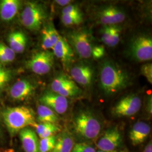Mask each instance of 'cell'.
I'll return each instance as SVG.
<instances>
[{
	"label": "cell",
	"mask_w": 152,
	"mask_h": 152,
	"mask_svg": "<svg viewBox=\"0 0 152 152\" xmlns=\"http://www.w3.org/2000/svg\"><path fill=\"white\" fill-rule=\"evenodd\" d=\"M130 77L126 71L112 62L102 65L100 73V87L107 95H113L127 87Z\"/></svg>",
	"instance_id": "cell-1"
},
{
	"label": "cell",
	"mask_w": 152,
	"mask_h": 152,
	"mask_svg": "<svg viewBox=\"0 0 152 152\" xmlns=\"http://www.w3.org/2000/svg\"><path fill=\"white\" fill-rule=\"evenodd\" d=\"M2 118L11 137L36 124L34 112L32 109L26 106L7 108L2 111Z\"/></svg>",
	"instance_id": "cell-2"
},
{
	"label": "cell",
	"mask_w": 152,
	"mask_h": 152,
	"mask_svg": "<svg viewBox=\"0 0 152 152\" xmlns=\"http://www.w3.org/2000/svg\"><path fill=\"white\" fill-rule=\"evenodd\" d=\"M73 127L76 135L86 140L96 139L102 130L100 122L88 110H82L77 114L73 120Z\"/></svg>",
	"instance_id": "cell-3"
},
{
	"label": "cell",
	"mask_w": 152,
	"mask_h": 152,
	"mask_svg": "<svg viewBox=\"0 0 152 152\" xmlns=\"http://www.w3.org/2000/svg\"><path fill=\"white\" fill-rule=\"evenodd\" d=\"M47 17L44 6L36 2H29L23 10L20 19L22 25L31 31H39Z\"/></svg>",
	"instance_id": "cell-4"
},
{
	"label": "cell",
	"mask_w": 152,
	"mask_h": 152,
	"mask_svg": "<svg viewBox=\"0 0 152 152\" xmlns=\"http://www.w3.org/2000/svg\"><path fill=\"white\" fill-rule=\"evenodd\" d=\"M68 42L78 56L82 59L91 56L92 45L89 34L83 31H75L68 34Z\"/></svg>",
	"instance_id": "cell-5"
},
{
	"label": "cell",
	"mask_w": 152,
	"mask_h": 152,
	"mask_svg": "<svg viewBox=\"0 0 152 152\" xmlns=\"http://www.w3.org/2000/svg\"><path fill=\"white\" fill-rule=\"evenodd\" d=\"M54 62V55L49 50L39 51L33 55L26 63L29 69L38 75L48 73L52 69Z\"/></svg>",
	"instance_id": "cell-6"
},
{
	"label": "cell",
	"mask_w": 152,
	"mask_h": 152,
	"mask_svg": "<svg viewBox=\"0 0 152 152\" xmlns=\"http://www.w3.org/2000/svg\"><path fill=\"white\" fill-rule=\"evenodd\" d=\"M141 98L135 94H130L122 98L112 109V114L117 117H131L141 108Z\"/></svg>",
	"instance_id": "cell-7"
},
{
	"label": "cell",
	"mask_w": 152,
	"mask_h": 152,
	"mask_svg": "<svg viewBox=\"0 0 152 152\" xmlns=\"http://www.w3.org/2000/svg\"><path fill=\"white\" fill-rule=\"evenodd\" d=\"M132 56L139 61H147L152 59V39L147 35H140L133 39L131 43Z\"/></svg>",
	"instance_id": "cell-8"
},
{
	"label": "cell",
	"mask_w": 152,
	"mask_h": 152,
	"mask_svg": "<svg viewBox=\"0 0 152 152\" xmlns=\"http://www.w3.org/2000/svg\"><path fill=\"white\" fill-rule=\"evenodd\" d=\"M123 143V137L117 127H113L105 131L97 142L99 150L113 151L117 150Z\"/></svg>",
	"instance_id": "cell-9"
},
{
	"label": "cell",
	"mask_w": 152,
	"mask_h": 152,
	"mask_svg": "<svg viewBox=\"0 0 152 152\" xmlns=\"http://www.w3.org/2000/svg\"><path fill=\"white\" fill-rule=\"evenodd\" d=\"M126 18L124 11L114 5L105 6L99 11L97 20L104 26H114L124 22Z\"/></svg>",
	"instance_id": "cell-10"
},
{
	"label": "cell",
	"mask_w": 152,
	"mask_h": 152,
	"mask_svg": "<svg viewBox=\"0 0 152 152\" xmlns=\"http://www.w3.org/2000/svg\"><path fill=\"white\" fill-rule=\"evenodd\" d=\"M41 104L47 106L58 114L65 113L68 108L66 98L53 91H46L39 99Z\"/></svg>",
	"instance_id": "cell-11"
},
{
	"label": "cell",
	"mask_w": 152,
	"mask_h": 152,
	"mask_svg": "<svg viewBox=\"0 0 152 152\" xmlns=\"http://www.w3.org/2000/svg\"><path fill=\"white\" fill-rule=\"evenodd\" d=\"M36 89L35 85L28 80L22 79L15 82L9 90V96L14 100L23 101L31 96Z\"/></svg>",
	"instance_id": "cell-12"
},
{
	"label": "cell",
	"mask_w": 152,
	"mask_h": 152,
	"mask_svg": "<svg viewBox=\"0 0 152 152\" xmlns=\"http://www.w3.org/2000/svg\"><path fill=\"white\" fill-rule=\"evenodd\" d=\"M53 54L62 62L64 66H68L73 60L74 52L66 39L60 36L53 48Z\"/></svg>",
	"instance_id": "cell-13"
},
{
	"label": "cell",
	"mask_w": 152,
	"mask_h": 152,
	"mask_svg": "<svg viewBox=\"0 0 152 152\" xmlns=\"http://www.w3.org/2000/svg\"><path fill=\"white\" fill-rule=\"evenodd\" d=\"M71 75L75 83L83 86H87L92 82L94 71L90 65L80 64L72 68Z\"/></svg>",
	"instance_id": "cell-14"
},
{
	"label": "cell",
	"mask_w": 152,
	"mask_h": 152,
	"mask_svg": "<svg viewBox=\"0 0 152 152\" xmlns=\"http://www.w3.org/2000/svg\"><path fill=\"white\" fill-rule=\"evenodd\" d=\"M151 131V126L148 124L142 121L136 122L129 132V139L134 146L142 144L149 136Z\"/></svg>",
	"instance_id": "cell-15"
},
{
	"label": "cell",
	"mask_w": 152,
	"mask_h": 152,
	"mask_svg": "<svg viewBox=\"0 0 152 152\" xmlns=\"http://www.w3.org/2000/svg\"><path fill=\"white\" fill-rule=\"evenodd\" d=\"M19 134L24 152H39V140L34 131L26 127L20 131Z\"/></svg>",
	"instance_id": "cell-16"
},
{
	"label": "cell",
	"mask_w": 152,
	"mask_h": 152,
	"mask_svg": "<svg viewBox=\"0 0 152 152\" xmlns=\"http://www.w3.org/2000/svg\"><path fill=\"white\" fill-rule=\"evenodd\" d=\"M21 6L19 0H2L0 1V19L5 22L12 21L16 17Z\"/></svg>",
	"instance_id": "cell-17"
},
{
	"label": "cell",
	"mask_w": 152,
	"mask_h": 152,
	"mask_svg": "<svg viewBox=\"0 0 152 152\" xmlns=\"http://www.w3.org/2000/svg\"><path fill=\"white\" fill-rule=\"evenodd\" d=\"M41 34L42 47L44 50L53 49L60 37L59 33L51 24L44 26L41 31Z\"/></svg>",
	"instance_id": "cell-18"
},
{
	"label": "cell",
	"mask_w": 152,
	"mask_h": 152,
	"mask_svg": "<svg viewBox=\"0 0 152 152\" xmlns=\"http://www.w3.org/2000/svg\"><path fill=\"white\" fill-rule=\"evenodd\" d=\"M9 47L15 54H21L24 52L27 44V38L24 33L15 31L10 33L7 37Z\"/></svg>",
	"instance_id": "cell-19"
},
{
	"label": "cell",
	"mask_w": 152,
	"mask_h": 152,
	"mask_svg": "<svg viewBox=\"0 0 152 152\" xmlns=\"http://www.w3.org/2000/svg\"><path fill=\"white\" fill-rule=\"evenodd\" d=\"M75 144L74 139L71 134L63 131L57 136L55 145L51 152H71Z\"/></svg>",
	"instance_id": "cell-20"
},
{
	"label": "cell",
	"mask_w": 152,
	"mask_h": 152,
	"mask_svg": "<svg viewBox=\"0 0 152 152\" xmlns=\"http://www.w3.org/2000/svg\"><path fill=\"white\" fill-rule=\"evenodd\" d=\"M37 120L39 123L56 124L59 121V117L51 109L40 104L37 108Z\"/></svg>",
	"instance_id": "cell-21"
},
{
	"label": "cell",
	"mask_w": 152,
	"mask_h": 152,
	"mask_svg": "<svg viewBox=\"0 0 152 152\" xmlns=\"http://www.w3.org/2000/svg\"><path fill=\"white\" fill-rule=\"evenodd\" d=\"M16 54L7 45L0 42V63L8 64L12 62L15 58Z\"/></svg>",
	"instance_id": "cell-22"
},
{
	"label": "cell",
	"mask_w": 152,
	"mask_h": 152,
	"mask_svg": "<svg viewBox=\"0 0 152 152\" xmlns=\"http://www.w3.org/2000/svg\"><path fill=\"white\" fill-rule=\"evenodd\" d=\"M81 90L78 87L76 83L73 81H71L69 83L63 87L56 94H58L61 96L66 98L78 96L81 94Z\"/></svg>",
	"instance_id": "cell-23"
},
{
	"label": "cell",
	"mask_w": 152,
	"mask_h": 152,
	"mask_svg": "<svg viewBox=\"0 0 152 152\" xmlns=\"http://www.w3.org/2000/svg\"><path fill=\"white\" fill-rule=\"evenodd\" d=\"M57 136H51L41 139L39 141V152H51L54 149Z\"/></svg>",
	"instance_id": "cell-24"
},
{
	"label": "cell",
	"mask_w": 152,
	"mask_h": 152,
	"mask_svg": "<svg viewBox=\"0 0 152 152\" xmlns=\"http://www.w3.org/2000/svg\"><path fill=\"white\" fill-rule=\"evenodd\" d=\"M11 78V71L0 64V94L4 91Z\"/></svg>",
	"instance_id": "cell-25"
},
{
	"label": "cell",
	"mask_w": 152,
	"mask_h": 152,
	"mask_svg": "<svg viewBox=\"0 0 152 152\" xmlns=\"http://www.w3.org/2000/svg\"><path fill=\"white\" fill-rule=\"evenodd\" d=\"M71 80L64 75L58 76L55 78L51 85V91L58 93L62 88L71 82Z\"/></svg>",
	"instance_id": "cell-26"
},
{
	"label": "cell",
	"mask_w": 152,
	"mask_h": 152,
	"mask_svg": "<svg viewBox=\"0 0 152 152\" xmlns=\"http://www.w3.org/2000/svg\"><path fill=\"white\" fill-rule=\"evenodd\" d=\"M61 22L66 26H77L83 22V15L82 14L69 15L64 14L61 15Z\"/></svg>",
	"instance_id": "cell-27"
},
{
	"label": "cell",
	"mask_w": 152,
	"mask_h": 152,
	"mask_svg": "<svg viewBox=\"0 0 152 152\" xmlns=\"http://www.w3.org/2000/svg\"><path fill=\"white\" fill-rule=\"evenodd\" d=\"M122 28L118 25H114L112 28V34L109 47H114L120 42L122 33Z\"/></svg>",
	"instance_id": "cell-28"
},
{
	"label": "cell",
	"mask_w": 152,
	"mask_h": 152,
	"mask_svg": "<svg viewBox=\"0 0 152 152\" xmlns=\"http://www.w3.org/2000/svg\"><path fill=\"white\" fill-rule=\"evenodd\" d=\"M71 152H96L95 148L86 142H80L75 144Z\"/></svg>",
	"instance_id": "cell-29"
},
{
	"label": "cell",
	"mask_w": 152,
	"mask_h": 152,
	"mask_svg": "<svg viewBox=\"0 0 152 152\" xmlns=\"http://www.w3.org/2000/svg\"><path fill=\"white\" fill-rule=\"evenodd\" d=\"M113 26H104L102 31V41L104 44L109 46L112 34Z\"/></svg>",
	"instance_id": "cell-30"
},
{
	"label": "cell",
	"mask_w": 152,
	"mask_h": 152,
	"mask_svg": "<svg viewBox=\"0 0 152 152\" xmlns=\"http://www.w3.org/2000/svg\"><path fill=\"white\" fill-rule=\"evenodd\" d=\"M141 74L144 76L151 84L152 83V63H146L142 65L141 68Z\"/></svg>",
	"instance_id": "cell-31"
},
{
	"label": "cell",
	"mask_w": 152,
	"mask_h": 152,
	"mask_svg": "<svg viewBox=\"0 0 152 152\" xmlns=\"http://www.w3.org/2000/svg\"><path fill=\"white\" fill-rule=\"evenodd\" d=\"M81 11L79 7L76 5H72L64 7L62 10V15L69 14V15H77L82 14Z\"/></svg>",
	"instance_id": "cell-32"
},
{
	"label": "cell",
	"mask_w": 152,
	"mask_h": 152,
	"mask_svg": "<svg viewBox=\"0 0 152 152\" xmlns=\"http://www.w3.org/2000/svg\"><path fill=\"white\" fill-rule=\"evenodd\" d=\"M105 53V50L103 45H96L92 47L91 56L95 59H99L103 57Z\"/></svg>",
	"instance_id": "cell-33"
},
{
	"label": "cell",
	"mask_w": 152,
	"mask_h": 152,
	"mask_svg": "<svg viewBox=\"0 0 152 152\" xmlns=\"http://www.w3.org/2000/svg\"><path fill=\"white\" fill-rule=\"evenodd\" d=\"M71 1L69 0H56L55 1V3L58 5L63 7H65L66 6L69 5L71 4Z\"/></svg>",
	"instance_id": "cell-34"
},
{
	"label": "cell",
	"mask_w": 152,
	"mask_h": 152,
	"mask_svg": "<svg viewBox=\"0 0 152 152\" xmlns=\"http://www.w3.org/2000/svg\"><path fill=\"white\" fill-rule=\"evenodd\" d=\"M147 111L149 113V114H152V96L149 98V100L148 101L147 103Z\"/></svg>",
	"instance_id": "cell-35"
},
{
	"label": "cell",
	"mask_w": 152,
	"mask_h": 152,
	"mask_svg": "<svg viewBox=\"0 0 152 152\" xmlns=\"http://www.w3.org/2000/svg\"><path fill=\"white\" fill-rule=\"evenodd\" d=\"M143 152H152V140L149 141L147 145L145 147Z\"/></svg>",
	"instance_id": "cell-36"
},
{
	"label": "cell",
	"mask_w": 152,
	"mask_h": 152,
	"mask_svg": "<svg viewBox=\"0 0 152 152\" xmlns=\"http://www.w3.org/2000/svg\"><path fill=\"white\" fill-rule=\"evenodd\" d=\"M128 152L127 151L125 150H120V149H117V150H115L113 151H100L98 150L97 152Z\"/></svg>",
	"instance_id": "cell-37"
},
{
	"label": "cell",
	"mask_w": 152,
	"mask_h": 152,
	"mask_svg": "<svg viewBox=\"0 0 152 152\" xmlns=\"http://www.w3.org/2000/svg\"><path fill=\"white\" fill-rule=\"evenodd\" d=\"M1 120H2V111H1V109H0V136L1 135V134H2V130H1Z\"/></svg>",
	"instance_id": "cell-38"
}]
</instances>
